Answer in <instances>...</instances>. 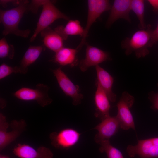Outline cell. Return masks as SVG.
Wrapping results in <instances>:
<instances>
[{
  "mask_svg": "<svg viewBox=\"0 0 158 158\" xmlns=\"http://www.w3.org/2000/svg\"><path fill=\"white\" fill-rule=\"evenodd\" d=\"M85 56L79 62L80 70L86 71L90 67L96 66L104 61L110 60L111 58L109 53L97 47L86 43Z\"/></svg>",
  "mask_w": 158,
  "mask_h": 158,
  "instance_id": "11",
  "label": "cell"
},
{
  "mask_svg": "<svg viewBox=\"0 0 158 158\" xmlns=\"http://www.w3.org/2000/svg\"><path fill=\"white\" fill-rule=\"evenodd\" d=\"M0 158H10L7 155H3V154H0Z\"/></svg>",
  "mask_w": 158,
  "mask_h": 158,
  "instance_id": "30",
  "label": "cell"
},
{
  "mask_svg": "<svg viewBox=\"0 0 158 158\" xmlns=\"http://www.w3.org/2000/svg\"><path fill=\"white\" fill-rule=\"evenodd\" d=\"M157 43H158V22L156 28L153 31L149 43L150 47H152Z\"/></svg>",
  "mask_w": 158,
  "mask_h": 158,
  "instance_id": "27",
  "label": "cell"
},
{
  "mask_svg": "<svg viewBox=\"0 0 158 158\" xmlns=\"http://www.w3.org/2000/svg\"><path fill=\"white\" fill-rule=\"evenodd\" d=\"M120 128L118 121L116 116H110L103 120L93 129L98 131L94 138L97 143L100 144L115 135Z\"/></svg>",
  "mask_w": 158,
  "mask_h": 158,
  "instance_id": "12",
  "label": "cell"
},
{
  "mask_svg": "<svg viewBox=\"0 0 158 158\" xmlns=\"http://www.w3.org/2000/svg\"><path fill=\"white\" fill-rule=\"evenodd\" d=\"M97 78L96 79L107 94L110 101H116V95L112 91L114 81L113 77L99 65L95 66Z\"/></svg>",
  "mask_w": 158,
  "mask_h": 158,
  "instance_id": "16",
  "label": "cell"
},
{
  "mask_svg": "<svg viewBox=\"0 0 158 158\" xmlns=\"http://www.w3.org/2000/svg\"><path fill=\"white\" fill-rule=\"evenodd\" d=\"M14 53L13 46L9 44L5 38L1 39L0 40V58L8 57L10 59H13Z\"/></svg>",
  "mask_w": 158,
  "mask_h": 158,
  "instance_id": "23",
  "label": "cell"
},
{
  "mask_svg": "<svg viewBox=\"0 0 158 158\" xmlns=\"http://www.w3.org/2000/svg\"><path fill=\"white\" fill-rule=\"evenodd\" d=\"M49 88L47 85L38 83L35 89L22 87L13 93V95L21 100L36 101L41 106L44 107L53 101L48 94Z\"/></svg>",
  "mask_w": 158,
  "mask_h": 158,
  "instance_id": "5",
  "label": "cell"
},
{
  "mask_svg": "<svg viewBox=\"0 0 158 158\" xmlns=\"http://www.w3.org/2000/svg\"><path fill=\"white\" fill-rule=\"evenodd\" d=\"M40 33L44 46L50 50L56 52L63 47V38L58 32L49 27Z\"/></svg>",
  "mask_w": 158,
  "mask_h": 158,
  "instance_id": "18",
  "label": "cell"
},
{
  "mask_svg": "<svg viewBox=\"0 0 158 158\" xmlns=\"http://www.w3.org/2000/svg\"><path fill=\"white\" fill-rule=\"evenodd\" d=\"M29 4L28 0H20L18 6L13 8L0 9V22L4 26L3 35L12 34L24 38L28 37L31 30H20L18 25L24 14L30 11Z\"/></svg>",
  "mask_w": 158,
  "mask_h": 158,
  "instance_id": "1",
  "label": "cell"
},
{
  "mask_svg": "<svg viewBox=\"0 0 158 158\" xmlns=\"http://www.w3.org/2000/svg\"><path fill=\"white\" fill-rule=\"evenodd\" d=\"M134 97L126 91L123 92L116 106L118 109L116 116L120 128L123 130L131 128L135 130L134 120L130 109L134 102Z\"/></svg>",
  "mask_w": 158,
  "mask_h": 158,
  "instance_id": "7",
  "label": "cell"
},
{
  "mask_svg": "<svg viewBox=\"0 0 158 158\" xmlns=\"http://www.w3.org/2000/svg\"><path fill=\"white\" fill-rule=\"evenodd\" d=\"M10 125L11 130L7 132L9 124L6 117L0 112V152L18 137L25 131L27 126L26 121L23 119L13 120L11 121Z\"/></svg>",
  "mask_w": 158,
  "mask_h": 158,
  "instance_id": "3",
  "label": "cell"
},
{
  "mask_svg": "<svg viewBox=\"0 0 158 158\" xmlns=\"http://www.w3.org/2000/svg\"><path fill=\"white\" fill-rule=\"evenodd\" d=\"M87 4V20L84 34L80 42L76 48L78 51L86 43V38L93 24L104 12L110 10L111 7L109 1L107 0H88Z\"/></svg>",
  "mask_w": 158,
  "mask_h": 158,
  "instance_id": "6",
  "label": "cell"
},
{
  "mask_svg": "<svg viewBox=\"0 0 158 158\" xmlns=\"http://www.w3.org/2000/svg\"><path fill=\"white\" fill-rule=\"evenodd\" d=\"M14 154L19 158H52L53 154L49 148L41 146L35 148L30 145L18 143L13 149Z\"/></svg>",
  "mask_w": 158,
  "mask_h": 158,
  "instance_id": "13",
  "label": "cell"
},
{
  "mask_svg": "<svg viewBox=\"0 0 158 158\" xmlns=\"http://www.w3.org/2000/svg\"><path fill=\"white\" fill-rule=\"evenodd\" d=\"M148 98L152 103V108L158 110V92H152L149 93Z\"/></svg>",
  "mask_w": 158,
  "mask_h": 158,
  "instance_id": "26",
  "label": "cell"
},
{
  "mask_svg": "<svg viewBox=\"0 0 158 158\" xmlns=\"http://www.w3.org/2000/svg\"><path fill=\"white\" fill-rule=\"evenodd\" d=\"M80 135V133L75 129L67 128L57 132L51 133L49 138L51 144L55 148L68 150L77 144Z\"/></svg>",
  "mask_w": 158,
  "mask_h": 158,
  "instance_id": "9",
  "label": "cell"
},
{
  "mask_svg": "<svg viewBox=\"0 0 158 158\" xmlns=\"http://www.w3.org/2000/svg\"><path fill=\"white\" fill-rule=\"evenodd\" d=\"M153 30L150 25L148 24L145 28L138 30L130 37L122 40L121 46L124 49L125 54L129 55L133 53L138 58H143L148 55Z\"/></svg>",
  "mask_w": 158,
  "mask_h": 158,
  "instance_id": "2",
  "label": "cell"
},
{
  "mask_svg": "<svg viewBox=\"0 0 158 158\" xmlns=\"http://www.w3.org/2000/svg\"><path fill=\"white\" fill-rule=\"evenodd\" d=\"M51 71L66 96L72 99L73 104L77 105L80 104L83 96L80 92L79 86L72 82L61 67Z\"/></svg>",
  "mask_w": 158,
  "mask_h": 158,
  "instance_id": "10",
  "label": "cell"
},
{
  "mask_svg": "<svg viewBox=\"0 0 158 158\" xmlns=\"http://www.w3.org/2000/svg\"><path fill=\"white\" fill-rule=\"evenodd\" d=\"M45 48L44 45H30L22 58L20 65L18 66L19 73L25 74L28 71L29 66L37 59Z\"/></svg>",
  "mask_w": 158,
  "mask_h": 158,
  "instance_id": "17",
  "label": "cell"
},
{
  "mask_svg": "<svg viewBox=\"0 0 158 158\" xmlns=\"http://www.w3.org/2000/svg\"><path fill=\"white\" fill-rule=\"evenodd\" d=\"M20 1H16V0H1L0 1V4L2 5L3 7H6L7 5V4L8 3H13L15 4H17L18 5L19 4Z\"/></svg>",
  "mask_w": 158,
  "mask_h": 158,
  "instance_id": "29",
  "label": "cell"
},
{
  "mask_svg": "<svg viewBox=\"0 0 158 158\" xmlns=\"http://www.w3.org/2000/svg\"><path fill=\"white\" fill-rule=\"evenodd\" d=\"M131 0H115L110 9V13L106 23V26L109 28L119 19H123L131 22L130 12Z\"/></svg>",
  "mask_w": 158,
  "mask_h": 158,
  "instance_id": "14",
  "label": "cell"
},
{
  "mask_svg": "<svg viewBox=\"0 0 158 158\" xmlns=\"http://www.w3.org/2000/svg\"><path fill=\"white\" fill-rule=\"evenodd\" d=\"M131 10L137 16L139 23L138 27L140 29L145 28L146 25L144 19L145 4L143 0H131Z\"/></svg>",
  "mask_w": 158,
  "mask_h": 158,
  "instance_id": "21",
  "label": "cell"
},
{
  "mask_svg": "<svg viewBox=\"0 0 158 158\" xmlns=\"http://www.w3.org/2000/svg\"><path fill=\"white\" fill-rule=\"evenodd\" d=\"M54 30L64 40L67 39L68 35H80L82 37L84 32V28L81 25L79 20H69L65 27L59 26Z\"/></svg>",
  "mask_w": 158,
  "mask_h": 158,
  "instance_id": "20",
  "label": "cell"
},
{
  "mask_svg": "<svg viewBox=\"0 0 158 158\" xmlns=\"http://www.w3.org/2000/svg\"><path fill=\"white\" fill-rule=\"evenodd\" d=\"M76 49L63 47L55 52L54 61L62 66L70 65L73 67L79 64Z\"/></svg>",
  "mask_w": 158,
  "mask_h": 158,
  "instance_id": "19",
  "label": "cell"
},
{
  "mask_svg": "<svg viewBox=\"0 0 158 158\" xmlns=\"http://www.w3.org/2000/svg\"><path fill=\"white\" fill-rule=\"evenodd\" d=\"M126 151L131 157L158 158V137L138 140L136 145H128Z\"/></svg>",
  "mask_w": 158,
  "mask_h": 158,
  "instance_id": "8",
  "label": "cell"
},
{
  "mask_svg": "<svg viewBox=\"0 0 158 158\" xmlns=\"http://www.w3.org/2000/svg\"><path fill=\"white\" fill-rule=\"evenodd\" d=\"M95 84L96 90L94 96L95 106L94 115L102 121L110 116V101L106 93L96 80Z\"/></svg>",
  "mask_w": 158,
  "mask_h": 158,
  "instance_id": "15",
  "label": "cell"
},
{
  "mask_svg": "<svg viewBox=\"0 0 158 158\" xmlns=\"http://www.w3.org/2000/svg\"><path fill=\"white\" fill-rule=\"evenodd\" d=\"M42 7L36 28L30 39L31 42L33 41L39 33L56 20L59 19L69 20V17L61 11L54 5L53 1L47 0Z\"/></svg>",
  "mask_w": 158,
  "mask_h": 158,
  "instance_id": "4",
  "label": "cell"
},
{
  "mask_svg": "<svg viewBox=\"0 0 158 158\" xmlns=\"http://www.w3.org/2000/svg\"><path fill=\"white\" fill-rule=\"evenodd\" d=\"M100 145V152L105 153L108 158H124L120 151L112 146L109 140L104 141Z\"/></svg>",
  "mask_w": 158,
  "mask_h": 158,
  "instance_id": "22",
  "label": "cell"
},
{
  "mask_svg": "<svg viewBox=\"0 0 158 158\" xmlns=\"http://www.w3.org/2000/svg\"><path fill=\"white\" fill-rule=\"evenodd\" d=\"M147 1L153 8V11L158 14V0H148Z\"/></svg>",
  "mask_w": 158,
  "mask_h": 158,
  "instance_id": "28",
  "label": "cell"
},
{
  "mask_svg": "<svg viewBox=\"0 0 158 158\" xmlns=\"http://www.w3.org/2000/svg\"><path fill=\"white\" fill-rule=\"evenodd\" d=\"M19 73L18 66L11 67L3 63L0 66V79L1 80L11 74Z\"/></svg>",
  "mask_w": 158,
  "mask_h": 158,
  "instance_id": "24",
  "label": "cell"
},
{
  "mask_svg": "<svg viewBox=\"0 0 158 158\" xmlns=\"http://www.w3.org/2000/svg\"><path fill=\"white\" fill-rule=\"evenodd\" d=\"M45 0H32L29 4L30 11L33 13H36L38 8L46 2Z\"/></svg>",
  "mask_w": 158,
  "mask_h": 158,
  "instance_id": "25",
  "label": "cell"
}]
</instances>
